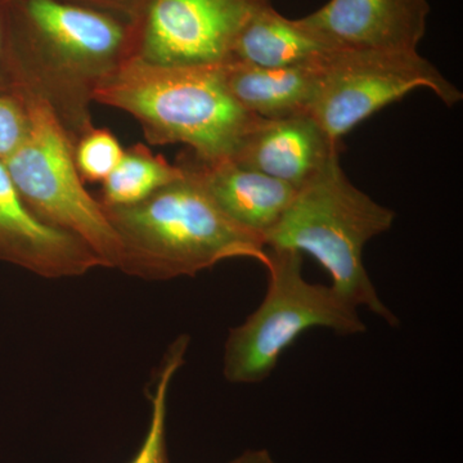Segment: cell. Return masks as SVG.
<instances>
[{
	"label": "cell",
	"mask_w": 463,
	"mask_h": 463,
	"mask_svg": "<svg viewBox=\"0 0 463 463\" xmlns=\"http://www.w3.org/2000/svg\"><path fill=\"white\" fill-rule=\"evenodd\" d=\"M14 88L42 100L72 143L94 127L100 85L132 60L134 25L69 0H8Z\"/></svg>",
	"instance_id": "1"
},
{
	"label": "cell",
	"mask_w": 463,
	"mask_h": 463,
	"mask_svg": "<svg viewBox=\"0 0 463 463\" xmlns=\"http://www.w3.org/2000/svg\"><path fill=\"white\" fill-rule=\"evenodd\" d=\"M181 178L127 206H103L120 241L121 272L147 281L194 277L230 259L263 264L264 240L233 223L187 164Z\"/></svg>",
	"instance_id": "2"
},
{
	"label": "cell",
	"mask_w": 463,
	"mask_h": 463,
	"mask_svg": "<svg viewBox=\"0 0 463 463\" xmlns=\"http://www.w3.org/2000/svg\"><path fill=\"white\" fill-rule=\"evenodd\" d=\"M141 125L149 145H184L206 163L236 154L263 118L249 114L225 87L218 66H160L132 58L94 93Z\"/></svg>",
	"instance_id": "3"
},
{
	"label": "cell",
	"mask_w": 463,
	"mask_h": 463,
	"mask_svg": "<svg viewBox=\"0 0 463 463\" xmlns=\"http://www.w3.org/2000/svg\"><path fill=\"white\" fill-rule=\"evenodd\" d=\"M394 221L392 210L349 181L336 156L297 190L285 214L265 236V245L310 255L346 300L395 327L398 317L381 300L364 263L365 245L389 231Z\"/></svg>",
	"instance_id": "4"
},
{
	"label": "cell",
	"mask_w": 463,
	"mask_h": 463,
	"mask_svg": "<svg viewBox=\"0 0 463 463\" xmlns=\"http://www.w3.org/2000/svg\"><path fill=\"white\" fill-rule=\"evenodd\" d=\"M268 288L263 301L224 344L223 374L231 383H263L276 370L283 353L313 328L343 336L364 334L358 307L332 286L307 282L303 255L288 249H268Z\"/></svg>",
	"instance_id": "5"
},
{
	"label": "cell",
	"mask_w": 463,
	"mask_h": 463,
	"mask_svg": "<svg viewBox=\"0 0 463 463\" xmlns=\"http://www.w3.org/2000/svg\"><path fill=\"white\" fill-rule=\"evenodd\" d=\"M20 91L29 105V132L3 164L21 199L36 218L83 241L103 268H118L120 241L79 175L74 143L42 100Z\"/></svg>",
	"instance_id": "6"
},
{
	"label": "cell",
	"mask_w": 463,
	"mask_h": 463,
	"mask_svg": "<svg viewBox=\"0 0 463 463\" xmlns=\"http://www.w3.org/2000/svg\"><path fill=\"white\" fill-rule=\"evenodd\" d=\"M419 88L447 106L462 99V91L419 52L336 50L323 60L309 115L340 143L365 118Z\"/></svg>",
	"instance_id": "7"
},
{
	"label": "cell",
	"mask_w": 463,
	"mask_h": 463,
	"mask_svg": "<svg viewBox=\"0 0 463 463\" xmlns=\"http://www.w3.org/2000/svg\"><path fill=\"white\" fill-rule=\"evenodd\" d=\"M261 2L147 0L133 23V58L160 66L223 65Z\"/></svg>",
	"instance_id": "8"
},
{
	"label": "cell",
	"mask_w": 463,
	"mask_h": 463,
	"mask_svg": "<svg viewBox=\"0 0 463 463\" xmlns=\"http://www.w3.org/2000/svg\"><path fill=\"white\" fill-rule=\"evenodd\" d=\"M429 0H328L301 25L334 50L419 52L428 29Z\"/></svg>",
	"instance_id": "9"
},
{
	"label": "cell",
	"mask_w": 463,
	"mask_h": 463,
	"mask_svg": "<svg viewBox=\"0 0 463 463\" xmlns=\"http://www.w3.org/2000/svg\"><path fill=\"white\" fill-rule=\"evenodd\" d=\"M0 260L50 279L83 276L103 268L83 241L44 223L30 212L2 161Z\"/></svg>",
	"instance_id": "10"
},
{
	"label": "cell",
	"mask_w": 463,
	"mask_h": 463,
	"mask_svg": "<svg viewBox=\"0 0 463 463\" xmlns=\"http://www.w3.org/2000/svg\"><path fill=\"white\" fill-rule=\"evenodd\" d=\"M332 141L310 115L260 120L230 158L298 190L339 156Z\"/></svg>",
	"instance_id": "11"
},
{
	"label": "cell",
	"mask_w": 463,
	"mask_h": 463,
	"mask_svg": "<svg viewBox=\"0 0 463 463\" xmlns=\"http://www.w3.org/2000/svg\"><path fill=\"white\" fill-rule=\"evenodd\" d=\"M183 163L194 170L216 206L233 223L261 237L276 227L297 190L270 176L227 160L206 163L194 155H183Z\"/></svg>",
	"instance_id": "12"
},
{
	"label": "cell",
	"mask_w": 463,
	"mask_h": 463,
	"mask_svg": "<svg viewBox=\"0 0 463 463\" xmlns=\"http://www.w3.org/2000/svg\"><path fill=\"white\" fill-rule=\"evenodd\" d=\"M323 60L291 67L225 62L221 72L232 99L241 108L263 120H276L310 114Z\"/></svg>",
	"instance_id": "13"
},
{
	"label": "cell",
	"mask_w": 463,
	"mask_h": 463,
	"mask_svg": "<svg viewBox=\"0 0 463 463\" xmlns=\"http://www.w3.org/2000/svg\"><path fill=\"white\" fill-rule=\"evenodd\" d=\"M334 48L316 33L279 14L264 0L252 12L237 36L228 62L259 67L309 65L327 57Z\"/></svg>",
	"instance_id": "14"
},
{
	"label": "cell",
	"mask_w": 463,
	"mask_h": 463,
	"mask_svg": "<svg viewBox=\"0 0 463 463\" xmlns=\"http://www.w3.org/2000/svg\"><path fill=\"white\" fill-rule=\"evenodd\" d=\"M183 167L170 164L138 143L125 149L120 163L102 182L99 203L103 206H127L147 199L154 192L181 178Z\"/></svg>",
	"instance_id": "15"
},
{
	"label": "cell",
	"mask_w": 463,
	"mask_h": 463,
	"mask_svg": "<svg viewBox=\"0 0 463 463\" xmlns=\"http://www.w3.org/2000/svg\"><path fill=\"white\" fill-rule=\"evenodd\" d=\"M190 337L181 335L170 344L155 376L154 389L149 394L151 419L145 440L129 463H170L166 446L167 401L174 377L184 364Z\"/></svg>",
	"instance_id": "16"
},
{
	"label": "cell",
	"mask_w": 463,
	"mask_h": 463,
	"mask_svg": "<svg viewBox=\"0 0 463 463\" xmlns=\"http://www.w3.org/2000/svg\"><path fill=\"white\" fill-rule=\"evenodd\" d=\"M125 149L111 130L93 127L74 143V160L84 183H102L114 172Z\"/></svg>",
	"instance_id": "17"
},
{
	"label": "cell",
	"mask_w": 463,
	"mask_h": 463,
	"mask_svg": "<svg viewBox=\"0 0 463 463\" xmlns=\"http://www.w3.org/2000/svg\"><path fill=\"white\" fill-rule=\"evenodd\" d=\"M30 127L25 96L14 88L0 91V161L11 157L26 138Z\"/></svg>",
	"instance_id": "18"
},
{
	"label": "cell",
	"mask_w": 463,
	"mask_h": 463,
	"mask_svg": "<svg viewBox=\"0 0 463 463\" xmlns=\"http://www.w3.org/2000/svg\"><path fill=\"white\" fill-rule=\"evenodd\" d=\"M14 88V72L9 53L7 2L0 0V91L11 90Z\"/></svg>",
	"instance_id": "19"
},
{
	"label": "cell",
	"mask_w": 463,
	"mask_h": 463,
	"mask_svg": "<svg viewBox=\"0 0 463 463\" xmlns=\"http://www.w3.org/2000/svg\"><path fill=\"white\" fill-rule=\"evenodd\" d=\"M69 2L109 12L134 23L147 0H69Z\"/></svg>",
	"instance_id": "20"
},
{
	"label": "cell",
	"mask_w": 463,
	"mask_h": 463,
	"mask_svg": "<svg viewBox=\"0 0 463 463\" xmlns=\"http://www.w3.org/2000/svg\"><path fill=\"white\" fill-rule=\"evenodd\" d=\"M230 463H277L270 453L265 449H250Z\"/></svg>",
	"instance_id": "21"
},
{
	"label": "cell",
	"mask_w": 463,
	"mask_h": 463,
	"mask_svg": "<svg viewBox=\"0 0 463 463\" xmlns=\"http://www.w3.org/2000/svg\"><path fill=\"white\" fill-rule=\"evenodd\" d=\"M3 2H8V0H3Z\"/></svg>",
	"instance_id": "22"
}]
</instances>
